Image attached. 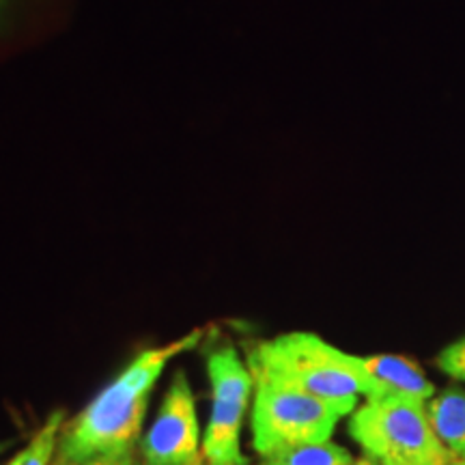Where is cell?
<instances>
[{"mask_svg": "<svg viewBox=\"0 0 465 465\" xmlns=\"http://www.w3.org/2000/svg\"><path fill=\"white\" fill-rule=\"evenodd\" d=\"M364 371L373 383V397H410L420 401H431L435 397V386L414 360L392 353H377V356H362Z\"/></svg>", "mask_w": 465, "mask_h": 465, "instance_id": "52a82bcc", "label": "cell"}, {"mask_svg": "<svg viewBox=\"0 0 465 465\" xmlns=\"http://www.w3.org/2000/svg\"><path fill=\"white\" fill-rule=\"evenodd\" d=\"M69 465H143V463H141V457L132 455V457H95V459H86V461L69 463Z\"/></svg>", "mask_w": 465, "mask_h": 465, "instance_id": "7c38bea8", "label": "cell"}, {"mask_svg": "<svg viewBox=\"0 0 465 465\" xmlns=\"http://www.w3.org/2000/svg\"><path fill=\"white\" fill-rule=\"evenodd\" d=\"M3 449H5V446H3V444H0V450H3Z\"/></svg>", "mask_w": 465, "mask_h": 465, "instance_id": "e0dca14e", "label": "cell"}, {"mask_svg": "<svg viewBox=\"0 0 465 465\" xmlns=\"http://www.w3.org/2000/svg\"><path fill=\"white\" fill-rule=\"evenodd\" d=\"M7 3H9V0H0V17H3L5 9H7Z\"/></svg>", "mask_w": 465, "mask_h": 465, "instance_id": "5bb4252c", "label": "cell"}, {"mask_svg": "<svg viewBox=\"0 0 465 465\" xmlns=\"http://www.w3.org/2000/svg\"><path fill=\"white\" fill-rule=\"evenodd\" d=\"M143 465H190L201 457L196 401L183 371L173 375L158 416L138 446Z\"/></svg>", "mask_w": 465, "mask_h": 465, "instance_id": "8992f818", "label": "cell"}, {"mask_svg": "<svg viewBox=\"0 0 465 465\" xmlns=\"http://www.w3.org/2000/svg\"><path fill=\"white\" fill-rule=\"evenodd\" d=\"M353 465H377V463L371 461L369 457H360V459H356V461H353Z\"/></svg>", "mask_w": 465, "mask_h": 465, "instance_id": "4fadbf2b", "label": "cell"}, {"mask_svg": "<svg viewBox=\"0 0 465 465\" xmlns=\"http://www.w3.org/2000/svg\"><path fill=\"white\" fill-rule=\"evenodd\" d=\"M203 334V330H192L182 339L138 353L78 416L63 424L52 465L138 455L143 422L155 383L166 364L199 345Z\"/></svg>", "mask_w": 465, "mask_h": 465, "instance_id": "6da1fadb", "label": "cell"}, {"mask_svg": "<svg viewBox=\"0 0 465 465\" xmlns=\"http://www.w3.org/2000/svg\"><path fill=\"white\" fill-rule=\"evenodd\" d=\"M212 411L203 435L201 457L207 465H250L242 452V427L254 391V375L237 349L220 342L207 351Z\"/></svg>", "mask_w": 465, "mask_h": 465, "instance_id": "5b68a950", "label": "cell"}, {"mask_svg": "<svg viewBox=\"0 0 465 465\" xmlns=\"http://www.w3.org/2000/svg\"><path fill=\"white\" fill-rule=\"evenodd\" d=\"M356 459L351 452L334 441H322V444H304L287 449L274 455L263 457L259 465H353Z\"/></svg>", "mask_w": 465, "mask_h": 465, "instance_id": "9c48e42d", "label": "cell"}, {"mask_svg": "<svg viewBox=\"0 0 465 465\" xmlns=\"http://www.w3.org/2000/svg\"><path fill=\"white\" fill-rule=\"evenodd\" d=\"M349 435L377 465H452L429 403L410 397L364 399L349 416Z\"/></svg>", "mask_w": 465, "mask_h": 465, "instance_id": "3957f363", "label": "cell"}, {"mask_svg": "<svg viewBox=\"0 0 465 465\" xmlns=\"http://www.w3.org/2000/svg\"><path fill=\"white\" fill-rule=\"evenodd\" d=\"M452 465H465V461H455Z\"/></svg>", "mask_w": 465, "mask_h": 465, "instance_id": "2e32d148", "label": "cell"}, {"mask_svg": "<svg viewBox=\"0 0 465 465\" xmlns=\"http://www.w3.org/2000/svg\"><path fill=\"white\" fill-rule=\"evenodd\" d=\"M351 414L347 407L312 397L282 381L254 377L250 416L252 449L263 459L295 446L330 441L341 418Z\"/></svg>", "mask_w": 465, "mask_h": 465, "instance_id": "277c9868", "label": "cell"}, {"mask_svg": "<svg viewBox=\"0 0 465 465\" xmlns=\"http://www.w3.org/2000/svg\"><path fill=\"white\" fill-rule=\"evenodd\" d=\"M190 465H192V463H190Z\"/></svg>", "mask_w": 465, "mask_h": 465, "instance_id": "ac0fdd59", "label": "cell"}, {"mask_svg": "<svg viewBox=\"0 0 465 465\" xmlns=\"http://www.w3.org/2000/svg\"><path fill=\"white\" fill-rule=\"evenodd\" d=\"M254 377H270L330 403L356 410L360 397H373L362 356L342 351L312 332H287L248 349Z\"/></svg>", "mask_w": 465, "mask_h": 465, "instance_id": "7a4b0ae2", "label": "cell"}, {"mask_svg": "<svg viewBox=\"0 0 465 465\" xmlns=\"http://www.w3.org/2000/svg\"><path fill=\"white\" fill-rule=\"evenodd\" d=\"M192 465H207L205 461H203V457H199V459H196V461L194 463H192Z\"/></svg>", "mask_w": 465, "mask_h": 465, "instance_id": "9a60e30c", "label": "cell"}, {"mask_svg": "<svg viewBox=\"0 0 465 465\" xmlns=\"http://www.w3.org/2000/svg\"><path fill=\"white\" fill-rule=\"evenodd\" d=\"M429 416L455 461H465V391L449 388L435 394L429 401Z\"/></svg>", "mask_w": 465, "mask_h": 465, "instance_id": "ba28073f", "label": "cell"}, {"mask_svg": "<svg viewBox=\"0 0 465 465\" xmlns=\"http://www.w3.org/2000/svg\"><path fill=\"white\" fill-rule=\"evenodd\" d=\"M435 364L444 375L465 383V334L441 349Z\"/></svg>", "mask_w": 465, "mask_h": 465, "instance_id": "8fae6325", "label": "cell"}, {"mask_svg": "<svg viewBox=\"0 0 465 465\" xmlns=\"http://www.w3.org/2000/svg\"><path fill=\"white\" fill-rule=\"evenodd\" d=\"M63 424H65V411L56 410L52 411L48 420L42 424L37 433L33 435V440L28 441V446L22 452L11 459L9 465H52L54 463V452H56V441L58 433H61Z\"/></svg>", "mask_w": 465, "mask_h": 465, "instance_id": "30bf717a", "label": "cell"}]
</instances>
